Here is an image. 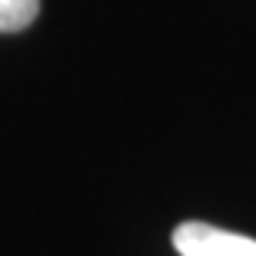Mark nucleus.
Masks as SVG:
<instances>
[{
	"label": "nucleus",
	"mask_w": 256,
	"mask_h": 256,
	"mask_svg": "<svg viewBox=\"0 0 256 256\" xmlns=\"http://www.w3.org/2000/svg\"><path fill=\"white\" fill-rule=\"evenodd\" d=\"M40 14V0H0V34L27 30Z\"/></svg>",
	"instance_id": "obj_2"
},
{
	"label": "nucleus",
	"mask_w": 256,
	"mask_h": 256,
	"mask_svg": "<svg viewBox=\"0 0 256 256\" xmlns=\"http://www.w3.org/2000/svg\"><path fill=\"white\" fill-rule=\"evenodd\" d=\"M173 250L180 256H256V240L203 220H186L173 230Z\"/></svg>",
	"instance_id": "obj_1"
}]
</instances>
